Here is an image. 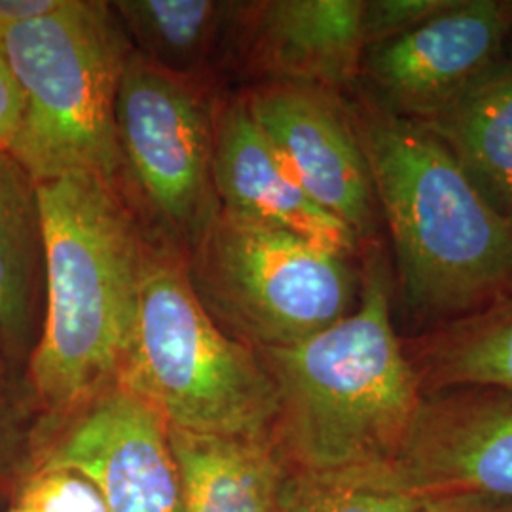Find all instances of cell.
<instances>
[{"label": "cell", "instance_id": "6da1fadb", "mask_svg": "<svg viewBox=\"0 0 512 512\" xmlns=\"http://www.w3.org/2000/svg\"><path fill=\"white\" fill-rule=\"evenodd\" d=\"M393 255V321L403 338L512 298V222L452 154L359 84L344 95Z\"/></svg>", "mask_w": 512, "mask_h": 512}, {"label": "cell", "instance_id": "7a4b0ae2", "mask_svg": "<svg viewBox=\"0 0 512 512\" xmlns=\"http://www.w3.org/2000/svg\"><path fill=\"white\" fill-rule=\"evenodd\" d=\"M38 202L46 302L25 378L37 425H50L120 382L154 238L128 196L90 171L38 183Z\"/></svg>", "mask_w": 512, "mask_h": 512}, {"label": "cell", "instance_id": "3957f363", "mask_svg": "<svg viewBox=\"0 0 512 512\" xmlns=\"http://www.w3.org/2000/svg\"><path fill=\"white\" fill-rule=\"evenodd\" d=\"M384 241L361 249L357 308L289 348L256 351L274 380V435L298 471L393 467L421 393L393 321Z\"/></svg>", "mask_w": 512, "mask_h": 512}, {"label": "cell", "instance_id": "277c9868", "mask_svg": "<svg viewBox=\"0 0 512 512\" xmlns=\"http://www.w3.org/2000/svg\"><path fill=\"white\" fill-rule=\"evenodd\" d=\"M118 384L150 404L173 431L274 435L277 393L260 355L219 329L190 287L183 256L156 239Z\"/></svg>", "mask_w": 512, "mask_h": 512}, {"label": "cell", "instance_id": "5b68a950", "mask_svg": "<svg viewBox=\"0 0 512 512\" xmlns=\"http://www.w3.org/2000/svg\"><path fill=\"white\" fill-rule=\"evenodd\" d=\"M0 35L23 93L10 147L19 164L37 183L90 171L126 194L116 97L131 46L110 2L67 0Z\"/></svg>", "mask_w": 512, "mask_h": 512}, {"label": "cell", "instance_id": "8992f818", "mask_svg": "<svg viewBox=\"0 0 512 512\" xmlns=\"http://www.w3.org/2000/svg\"><path fill=\"white\" fill-rule=\"evenodd\" d=\"M183 260L203 310L255 351L308 340L348 317L361 296L359 256L222 211Z\"/></svg>", "mask_w": 512, "mask_h": 512}, {"label": "cell", "instance_id": "52a82bcc", "mask_svg": "<svg viewBox=\"0 0 512 512\" xmlns=\"http://www.w3.org/2000/svg\"><path fill=\"white\" fill-rule=\"evenodd\" d=\"M215 109L205 82L167 73L131 50L116 97L124 190L158 230L156 241L183 258L220 213Z\"/></svg>", "mask_w": 512, "mask_h": 512}, {"label": "cell", "instance_id": "ba28073f", "mask_svg": "<svg viewBox=\"0 0 512 512\" xmlns=\"http://www.w3.org/2000/svg\"><path fill=\"white\" fill-rule=\"evenodd\" d=\"M29 469L86 478L107 512H184L169 427L124 385L101 391L63 420L37 425Z\"/></svg>", "mask_w": 512, "mask_h": 512}, {"label": "cell", "instance_id": "9c48e42d", "mask_svg": "<svg viewBox=\"0 0 512 512\" xmlns=\"http://www.w3.org/2000/svg\"><path fill=\"white\" fill-rule=\"evenodd\" d=\"M241 95L311 200L351 228L363 247L382 239L370 169L344 95L289 82H262Z\"/></svg>", "mask_w": 512, "mask_h": 512}, {"label": "cell", "instance_id": "30bf717a", "mask_svg": "<svg viewBox=\"0 0 512 512\" xmlns=\"http://www.w3.org/2000/svg\"><path fill=\"white\" fill-rule=\"evenodd\" d=\"M511 37V0H454L418 29L368 48L359 88L418 122L499 63Z\"/></svg>", "mask_w": 512, "mask_h": 512}, {"label": "cell", "instance_id": "8fae6325", "mask_svg": "<svg viewBox=\"0 0 512 512\" xmlns=\"http://www.w3.org/2000/svg\"><path fill=\"white\" fill-rule=\"evenodd\" d=\"M393 471L418 497L512 499V391L458 387L423 395Z\"/></svg>", "mask_w": 512, "mask_h": 512}, {"label": "cell", "instance_id": "7c38bea8", "mask_svg": "<svg viewBox=\"0 0 512 512\" xmlns=\"http://www.w3.org/2000/svg\"><path fill=\"white\" fill-rule=\"evenodd\" d=\"M365 0L238 2L230 35L241 67L262 82L346 95L361 78Z\"/></svg>", "mask_w": 512, "mask_h": 512}, {"label": "cell", "instance_id": "4fadbf2b", "mask_svg": "<svg viewBox=\"0 0 512 512\" xmlns=\"http://www.w3.org/2000/svg\"><path fill=\"white\" fill-rule=\"evenodd\" d=\"M213 184L220 211L258 226L289 230L351 256L361 241L311 200L258 128L243 95L217 101Z\"/></svg>", "mask_w": 512, "mask_h": 512}, {"label": "cell", "instance_id": "5bb4252c", "mask_svg": "<svg viewBox=\"0 0 512 512\" xmlns=\"http://www.w3.org/2000/svg\"><path fill=\"white\" fill-rule=\"evenodd\" d=\"M46 264L38 183L0 148V348L25 368L44 323Z\"/></svg>", "mask_w": 512, "mask_h": 512}, {"label": "cell", "instance_id": "9a60e30c", "mask_svg": "<svg viewBox=\"0 0 512 512\" xmlns=\"http://www.w3.org/2000/svg\"><path fill=\"white\" fill-rule=\"evenodd\" d=\"M184 512H281L293 465L275 435L217 437L169 429Z\"/></svg>", "mask_w": 512, "mask_h": 512}, {"label": "cell", "instance_id": "2e32d148", "mask_svg": "<svg viewBox=\"0 0 512 512\" xmlns=\"http://www.w3.org/2000/svg\"><path fill=\"white\" fill-rule=\"evenodd\" d=\"M416 124L442 143L482 198L512 222V59L505 55Z\"/></svg>", "mask_w": 512, "mask_h": 512}, {"label": "cell", "instance_id": "e0dca14e", "mask_svg": "<svg viewBox=\"0 0 512 512\" xmlns=\"http://www.w3.org/2000/svg\"><path fill=\"white\" fill-rule=\"evenodd\" d=\"M403 346L423 395L458 387L512 391V298L403 338Z\"/></svg>", "mask_w": 512, "mask_h": 512}, {"label": "cell", "instance_id": "ac0fdd59", "mask_svg": "<svg viewBox=\"0 0 512 512\" xmlns=\"http://www.w3.org/2000/svg\"><path fill=\"white\" fill-rule=\"evenodd\" d=\"M110 8L135 54L167 73L205 82L238 2L118 0Z\"/></svg>", "mask_w": 512, "mask_h": 512}, {"label": "cell", "instance_id": "d6986e66", "mask_svg": "<svg viewBox=\"0 0 512 512\" xmlns=\"http://www.w3.org/2000/svg\"><path fill=\"white\" fill-rule=\"evenodd\" d=\"M418 505L420 497L404 488L393 467L293 469L281 512H416Z\"/></svg>", "mask_w": 512, "mask_h": 512}, {"label": "cell", "instance_id": "ffe728a7", "mask_svg": "<svg viewBox=\"0 0 512 512\" xmlns=\"http://www.w3.org/2000/svg\"><path fill=\"white\" fill-rule=\"evenodd\" d=\"M37 421L25 368L0 348V503L12 501L29 471Z\"/></svg>", "mask_w": 512, "mask_h": 512}, {"label": "cell", "instance_id": "44dd1931", "mask_svg": "<svg viewBox=\"0 0 512 512\" xmlns=\"http://www.w3.org/2000/svg\"><path fill=\"white\" fill-rule=\"evenodd\" d=\"M12 501L27 512H107L86 478L63 469H29Z\"/></svg>", "mask_w": 512, "mask_h": 512}, {"label": "cell", "instance_id": "7402d4cb", "mask_svg": "<svg viewBox=\"0 0 512 512\" xmlns=\"http://www.w3.org/2000/svg\"><path fill=\"white\" fill-rule=\"evenodd\" d=\"M452 4L454 0H365L366 50L418 29Z\"/></svg>", "mask_w": 512, "mask_h": 512}, {"label": "cell", "instance_id": "603a6c76", "mask_svg": "<svg viewBox=\"0 0 512 512\" xmlns=\"http://www.w3.org/2000/svg\"><path fill=\"white\" fill-rule=\"evenodd\" d=\"M23 116V93L0 35V148L10 150Z\"/></svg>", "mask_w": 512, "mask_h": 512}, {"label": "cell", "instance_id": "cb8c5ba5", "mask_svg": "<svg viewBox=\"0 0 512 512\" xmlns=\"http://www.w3.org/2000/svg\"><path fill=\"white\" fill-rule=\"evenodd\" d=\"M416 512H512V499L480 494L423 495Z\"/></svg>", "mask_w": 512, "mask_h": 512}, {"label": "cell", "instance_id": "d4e9b609", "mask_svg": "<svg viewBox=\"0 0 512 512\" xmlns=\"http://www.w3.org/2000/svg\"><path fill=\"white\" fill-rule=\"evenodd\" d=\"M67 0H0V33L59 12Z\"/></svg>", "mask_w": 512, "mask_h": 512}, {"label": "cell", "instance_id": "484cf974", "mask_svg": "<svg viewBox=\"0 0 512 512\" xmlns=\"http://www.w3.org/2000/svg\"><path fill=\"white\" fill-rule=\"evenodd\" d=\"M0 512H27V511H25V509H23V507H19L18 503H14V501H12V503H10V505H8V507H6V509H4V511H0Z\"/></svg>", "mask_w": 512, "mask_h": 512}, {"label": "cell", "instance_id": "4316f807", "mask_svg": "<svg viewBox=\"0 0 512 512\" xmlns=\"http://www.w3.org/2000/svg\"><path fill=\"white\" fill-rule=\"evenodd\" d=\"M507 57H509V59H512V37L511 40H509V48H507Z\"/></svg>", "mask_w": 512, "mask_h": 512}]
</instances>
